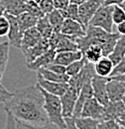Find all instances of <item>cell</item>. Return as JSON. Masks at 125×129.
<instances>
[{
    "label": "cell",
    "mask_w": 125,
    "mask_h": 129,
    "mask_svg": "<svg viewBox=\"0 0 125 129\" xmlns=\"http://www.w3.org/2000/svg\"><path fill=\"white\" fill-rule=\"evenodd\" d=\"M86 60L84 58L76 61L74 63H72L71 64H69L68 67H66V74L67 76H69L70 78L71 77H74V76H77L78 73H80V71L83 69V67L86 64Z\"/></svg>",
    "instance_id": "f1b7e54d"
},
{
    "label": "cell",
    "mask_w": 125,
    "mask_h": 129,
    "mask_svg": "<svg viewBox=\"0 0 125 129\" xmlns=\"http://www.w3.org/2000/svg\"><path fill=\"white\" fill-rule=\"evenodd\" d=\"M125 56V36H120V38L117 40L112 52L107 56L110 61L115 66L118 64L122 58Z\"/></svg>",
    "instance_id": "44dd1931"
},
{
    "label": "cell",
    "mask_w": 125,
    "mask_h": 129,
    "mask_svg": "<svg viewBox=\"0 0 125 129\" xmlns=\"http://www.w3.org/2000/svg\"><path fill=\"white\" fill-rule=\"evenodd\" d=\"M0 1H1V0H0Z\"/></svg>",
    "instance_id": "11a10c76"
},
{
    "label": "cell",
    "mask_w": 125,
    "mask_h": 129,
    "mask_svg": "<svg viewBox=\"0 0 125 129\" xmlns=\"http://www.w3.org/2000/svg\"><path fill=\"white\" fill-rule=\"evenodd\" d=\"M36 28L38 29V31L40 32L42 38H45V39H50V37L52 36V34L54 33L49 21H48L47 17L44 16L42 18H40L37 22V25H36Z\"/></svg>",
    "instance_id": "4316f807"
},
{
    "label": "cell",
    "mask_w": 125,
    "mask_h": 129,
    "mask_svg": "<svg viewBox=\"0 0 125 129\" xmlns=\"http://www.w3.org/2000/svg\"><path fill=\"white\" fill-rule=\"evenodd\" d=\"M112 10H113V5L112 6L101 5L90 19L88 26L100 28L106 32L112 33V26H113Z\"/></svg>",
    "instance_id": "277c9868"
},
{
    "label": "cell",
    "mask_w": 125,
    "mask_h": 129,
    "mask_svg": "<svg viewBox=\"0 0 125 129\" xmlns=\"http://www.w3.org/2000/svg\"><path fill=\"white\" fill-rule=\"evenodd\" d=\"M83 58V55L80 51H72V52H60L56 54L54 63L61 64L64 67H68L72 63L78 61Z\"/></svg>",
    "instance_id": "ac0fdd59"
},
{
    "label": "cell",
    "mask_w": 125,
    "mask_h": 129,
    "mask_svg": "<svg viewBox=\"0 0 125 129\" xmlns=\"http://www.w3.org/2000/svg\"><path fill=\"white\" fill-rule=\"evenodd\" d=\"M37 84L42 87L45 91H47L51 94L57 95L61 97L68 89V82H55V81H49L42 79L39 75H37Z\"/></svg>",
    "instance_id": "8fae6325"
},
{
    "label": "cell",
    "mask_w": 125,
    "mask_h": 129,
    "mask_svg": "<svg viewBox=\"0 0 125 129\" xmlns=\"http://www.w3.org/2000/svg\"><path fill=\"white\" fill-rule=\"evenodd\" d=\"M124 74H125V56L122 58V60L118 64H116L114 66V68L112 70V73H111L109 78L121 76V75H124Z\"/></svg>",
    "instance_id": "d590c367"
},
{
    "label": "cell",
    "mask_w": 125,
    "mask_h": 129,
    "mask_svg": "<svg viewBox=\"0 0 125 129\" xmlns=\"http://www.w3.org/2000/svg\"><path fill=\"white\" fill-rule=\"evenodd\" d=\"M45 69H47L49 71L55 73V74H58V75H67L66 74V67L61 66V64H55V63H52L49 66H47Z\"/></svg>",
    "instance_id": "f35d334b"
},
{
    "label": "cell",
    "mask_w": 125,
    "mask_h": 129,
    "mask_svg": "<svg viewBox=\"0 0 125 129\" xmlns=\"http://www.w3.org/2000/svg\"><path fill=\"white\" fill-rule=\"evenodd\" d=\"M118 121H125V108H124V110H123V112H122V114L120 115Z\"/></svg>",
    "instance_id": "7dc6e473"
},
{
    "label": "cell",
    "mask_w": 125,
    "mask_h": 129,
    "mask_svg": "<svg viewBox=\"0 0 125 129\" xmlns=\"http://www.w3.org/2000/svg\"><path fill=\"white\" fill-rule=\"evenodd\" d=\"M120 124L117 120H102L98 123L96 129H119Z\"/></svg>",
    "instance_id": "e575fe53"
},
{
    "label": "cell",
    "mask_w": 125,
    "mask_h": 129,
    "mask_svg": "<svg viewBox=\"0 0 125 129\" xmlns=\"http://www.w3.org/2000/svg\"><path fill=\"white\" fill-rule=\"evenodd\" d=\"M16 125H17V129H59L57 126H55L50 122L44 125H31V124L16 120Z\"/></svg>",
    "instance_id": "1f68e13d"
},
{
    "label": "cell",
    "mask_w": 125,
    "mask_h": 129,
    "mask_svg": "<svg viewBox=\"0 0 125 129\" xmlns=\"http://www.w3.org/2000/svg\"><path fill=\"white\" fill-rule=\"evenodd\" d=\"M1 81L2 80L0 79V103H6L13 95V92L6 89V87L2 84Z\"/></svg>",
    "instance_id": "8d00e7d4"
},
{
    "label": "cell",
    "mask_w": 125,
    "mask_h": 129,
    "mask_svg": "<svg viewBox=\"0 0 125 129\" xmlns=\"http://www.w3.org/2000/svg\"><path fill=\"white\" fill-rule=\"evenodd\" d=\"M112 21H113V24H116V25L125 21V11L119 5H113Z\"/></svg>",
    "instance_id": "d6a6232c"
},
{
    "label": "cell",
    "mask_w": 125,
    "mask_h": 129,
    "mask_svg": "<svg viewBox=\"0 0 125 129\" xmlns=\"http://www.w3.org/2000/svg\"><path fill=\"white\" fill-rule=\"evenodd\" d=\"M86 0H71V3H74V4H77V5H79L83 2H85Z\"/></svg>",
    "instance_id": "bcb514c9"
},
{
    "label": "cell",
    "mask_w": 125,
    "mask_h": 129,
    "mask_svg": "<svg viewBox=\"0 0 125 129\" xmlns=\"http://www.w3.org/2000/svg\"><path fill=\"white\" fill-rule=\"evenodd\" d=\"M93 67L94 72L97 76L102 78H109L114 68V64L108 57H102L93 64Z\"/></svg>",
    "instance_id": "ffe728a7"
},
{
    "label": "cell",
    "mask_w": 125,
    "mask_h": 129,
    "mask_svg": "<svg viewBox=\"0 0 125 129\" xmlns=\"http://www.w3.org/2000/svg\"><path fill=\"white\" fill-rule=\"evenodd\" d=\"M42 39V36L40 32L38 31V29L36 27L30 28L28 30H26L23 33L22 36V41H21V51H25L27 49H30L34 47L36 44H38V42Z\"/></svg>",
    "instance_id": "e0dca14e"
},
{
    "label": "cell",
    "mask_w": 125,
    "mask_h": 129,
    "mask_svg": "<svg viewBox=\"0 0 125 129\" xmlns=\"http://www.w3.org/2000/svg\"><path fill=\"white\" fill-rule=\"evenodd\" d=\"M122 102L125 104V92H124V95H123V98H122Z\"/></svg>",
    "instance_id": "816d5d0a"
},
{
    "label": "cell",
    "mask_w": 125,
    "mask_h": 129,
    "mask_svg": "<svg viewBox=\"0 0 125 129\" xmlns=\"http://www.w3.org/2000/svg\"><path fill=\"white\" fill-rule=\"evenodd\" d=\"M9 27H10V24H9V21L6 18V16L3 15L0 17V37L6 36L8 34Z\"/></svg>",
    "instance_id": "74e56055"
},
{
    "label": "cell",
    "mask_w": 125,
    "mask_h": 129,
    "mask_svg": "<svg viewBox=\"0 0 125 129\" xmlns=\"http://www.w3.org/2000/svg\"><path fill=\"white\" fill-rule=\"evenodd\" d=\"M22 2H24V3H27V2H29V1H31V0H21Z\"/></svg>",
    "instance_id": "f5cc1de1"
},
{
    "label": "cell",
    "mask_w": 125,
    "mask_h": 129,
    "mask_svg": "<svg viewBox=\"0 0 125 129\" xmlns=\"http://www.w3.org/2000/svg\"><path fill=\"white\" fill-rule=\"evenodd\" d=\"M4 14H5V10H4V7H3V6L0 4V17L3 16Z\"/></svg>",
    "instance_id": "c3c4849f"
},
{
    "label": "cell",
    "mask_w": 125,
    "mask_h": 129,
    "mask_svg": "<svg viewBox=\"0 0 125 129\" xmlns=\"http://www.w3.org/2000/svg\"><path fill=\"white\" fill-rule=\"evenodd\" d=\"M103 5V0H86L78 5V19L79 23L86 29L90 19L92 18L96 10Z\"/></svg>",
    "instance_id": "8992f818"
},
{
    "label": "cell",
    "mask_w": 125,
    "mask_h": 129,
    "mask_svg": "<svg viewBox=\"0 0 125 129\" xmlns=\"http://www.w3.org/2000/svg\"><path fill=\"white\" fill-rule=\"evenodd\" d=\"M93 97V91H92V86H91V80L90 81H85L79 91L78 100L76 102L75 108H74V112H73V117H79L81 109L83 104L85 103L86 100H88L89 98Z\"/></svg>",
    "instance_id": "5bb4252c"
},
{
    "label": "cell",
    "mask_w": 125,
    "mask_h": 129,
    "mask_svg": "<svg viewBox=\"0 0 125 129\" xmlns=\"http://www.w3.org/2000/svg\"><path fill=\"white\" fill-rule=\"evenodd\" d=\"M38 87L44 97V110L47 114L49 122L57 126L59 129H65L66 123H65V117L62 115L61 98L57 95L51 94L47 91H45L39 85Z\"/></svg>",
    "instance_id": "3957f363"
},
{
    "label": "cell",
    "mask_w": 125,
    "mask_h": 129,
    "mask_svg": "<svg viewBox=\"0 0 125 129\" xmlns=\"http://www.w3.org/2000/svg\"><path fill=\"white\" fill-rule=\"evenodd\" d=\"M112 80H116V81H122L125 83V74L124 75H121V76H117V77H112L110 78Z\"/></svg>",
    "instance_id": "f6af8a7d"
},
{
    "label": "cell",
    "mask_w": 125,
    "mask_h": 129,
    "mask_svg": "<svg viewBox=\"0 0 125 129\" xmlns=\"http://www.w3.org/2000/svg\"><path fill=\"white\" fill-rule=\"evenodd\" d=\"M119 129H125V128L123 127V126H121V125H120V128H119Z\"/></svg>",
    "instance_id": "db71d44e"
},
{
    "label": "cell",
    "mask_w": 125,
    "mask_h": 129,
    "mask_svg": "<svg viewBox=\"0 0 125 129\" xmlns=\"http://www.w3.org/2000/svg\"><path fill=\"white\" fill-rule=\"evenodd\" d=\"M6 18L9 21L10 27H9V31H8V43L9 45L15 47V48L20 49L21 48V41H22V36L23 32L19 27V24L17 22V18L15 16L9 15V14H4Z\"/></svg>",
    "instance_id": "30bf717a"
},
{
    "label": "cell",
    "mask_w": 125,
    "mask_h": 129,
    "mask_svg": "<svg viewBox=\"0 0 125 129\" xmlns=\"http://www.w3.org/2000/svg\"><path fill=\"white\" fill-rule=\"evenodd\" d=\"M56 51L53 49H50L49 51H47L45 54H43L42 56L38 57L37 59H35L32 63L26 64L27 68L31 71H38L42 68H46L47 66H49L50 64L54 63L55 57H56Z\"/></svg>",
    "instance_id": "2e32d148"
},
{
    "label": "cell",
    "mask_w": 125,
    "mask_h": 129,
    "mask_svg": "<svg viewBox=\"0 0 125 129\" xmlns=\"http://www.w3.org/2000/svg\"><path fill=\"white\" fill-rule=\"evenodd\" d=\"M0 4L4 7L5 14L17 17L26 12V3L21 0H1Z\"/></svg>",
    "instance_id": "d6986e66"
},
{
    "label": "cell",
    "mask_w": 125,
    "mask_h": 129,
    "mask_svg": "<svg viewBox=\"0 0 125 129\" xmlns=\"http://www.w3.org/2000/svg\"><path fill=\"white\" fill-rule=\"evenodd\" d=\"M106 82H107V78H102L97 75H95L91 79L93 97L102 105H105L109 102L106 92Z\"/></svg>",
    "instance_id": "ba28073f"
},
{
    "label": "cell",
    "mask_w": 125,
    "mask_h": 129,
    "mask_svg": "<svg viewBox=\"0 0 125 129\" xmlns=\"http://www.w3.org/2000/svg\"><path fill=\"white\" fill-rule=\"evenodd\" d=\"M83 58L86 60L87 63L94 64L98 60L103 57L102 50L97 45H90L82 52Z\"/></svg>",
    "instance_id": "603a6c76"
},
{
    "label": "cell",
    "mask_w": 125,
    "mask_h": 129,
    "mask_svg": "<svg viewBox=\"0 0 125 129\" xmlns=\"http://www.w3.org/2000/svg\"><path fill=\"white\" fill-rule=\"evenodd\" d=\"M26 12H29L30 14L34 15V16L36 17V18H38V19L46 16L41 11V9H40L38 3L36 2V0H31V1H29V2L26 3Z\"/></svg>",
    "instance_id": "4dcf8cb0"
},
{
    "label": "cell",
    "mask_w": 125,
    "mask_h": 129,
    "mask_svg": "<svg viewBox=\"0 0 125 129\" xmlns=\"http://www.w3.org/2000/svg\"><path fill=\"white\" fill-rule=\"evenodd\" d=\"M9 43L2 42L0 43V79H3L4 73L6 71L8 61H9Z\"/></svg>",
    "instance_id": "484cf974"
},
{
    "label": "cell",
    "mask_w": 125,
    "mask_h": 129,
    "mask_svg": "<svg viewBox=\"0 0 125 129\" xmlns=\"http://www.w3.org/2000/svg\"><path fill=\"white\" fill-rule=\"evenodd\" d=\"M16 18H17V22L19 24V27L23 33L30 28L36 27L37 22L39 20L38 18H36L34 15L30 14L29 12H24V13L18 15Z\"/></svg>",
    "instance_id": "7402d4cb"
},
{
    "label": "cell",
    "mask_w": 125,
    "mask_h": 129,
    "mask_svg": "<svg viewBox=\"0 0 125 129\" xmlns=\"http://www.w3.org/2000/svg\"><path fill=\"white\" fill-rule=\"evenodd\" d=\"M79 117H88L100 122L102 121L103 117V105L99 103L94 97H91L83 104Z\"/></svg>",
    "instance_id": "52a82bcc"
},
{
    "label": "cell",
    "mask_w": 125,
    "mask_h": 129,
    "mask_svg": "<svg viewBox=\"0 0 125 129\" xmlns=\"http://www.w3.org/2000/svg\"><path fill=\"white\" fill-rule=\"evenodd\" d=\"M65 123H66L65 129H78L76 125V123H75L74 117H66L65 118Z\"/></svg>",
    "instance_id": "b9f144b4"
},
{
    "label": "cell",
    "mask_w": 125,
    "mask_h": 129,
    "mask_svg": "<svg viewBox=\"0 0 125 129\" xmlns=\"http://www.w3.org/2000/svg\"><path fill=\"white\" fill-rule=\"evenodd\" d=\"M119 6H120V7H121V8H122V9L125 11V0L122 2V3H121V4H120V5H119Z\"/></svg>",
    "instance_id": "681fc988"
},
{
    "label": "cell",
    "mask_w": 125,
    "mask_h": 129,
    "mask_svg": "<svg viewBox=\"0 0 125 129\" xmlns=\"http://www.w3.org/2000/svg\"><path fill=\"white\" fill-rule=\"evenodd\" d=\"M106 92L109 101H121L125 92V83L122 81L107 78Z\"/></svg>",
    "instance_id": "7c38bea8"
},
{
    "label": "cell",
    "mask_w": 125,
    "mask_h": 129,
    "mask_svg": "<svg viewBox=\"0 0 125 129\" xmlns=\"http://www.w3.org/2000/svg\"><path fill=\"white\" fill-rule=\"evenodd\" d=\"M50 49L56 51V53L60 52H72L78 51V45L72 38L65 36L60 32H54L49 39Z\"/></svg>",
    "instance_id": "5b68a950"
},
{
    "label": "cell",
    "mask_w": 125,
    "mask_h": 129,
    "mask_svg": "<svg viewBox=\"0 0 125 129\" xmlns=\"http://www.w3.org/2000/svg\"><path fill=\"white\" fill-rule=\"evenodd\" d=\"M46 17H47L48 21H49L53 31L54 32H60L61 27H62V23H64V20H65L61 11L57 10V9H54L53 11L48 13Z\"/></svg>",
    "instance_id": "d4e9b609"
},
{
    "label": "cell",
    "mask_w": 125,
    "mask_h": 129,
    "mask_svg": "<svg viewBox=\"0 0 125 129\" xmlns=\"http://www.w3.org/2000/svg\"><path fill=\"white\" fill-rule=\"evenodd\" d=\"M4 104V110H8L16 120L31 125L49 123L44 110V97L37 83L17 89Z\"/></svg>",
    "instance_id": "6da1fadb"
},
{
    "label": "cell",
    "mask_w": 125,
    "mask_h": 129,
    "mask_svg": "<svg viewBox=\"0 0 125 129\" xmlns=\"http://www.w3.org/2000/svg\"><path fill=\"white\" fill-rule=\"evenodd\" d=\"M49 50H50L49 40L45 39V38H42L38 42V44H36L34 47H32L30 49H27L25 51H22V53H23V55L25 57L26 64H29V63H32L38 57H40L43 54H45Z\"/></svg>",
    "instance_id": "4fadbf2b"
},
{
    "label": "cell",
    "mask_w": 125,
    "mask_h": 129,
    "mask_svg": "<svg viewBox=\"0 0 125 129\" xmlns=\"http://www.w3.org/2000/svg\"><path fill=\"white\" fill-rule=\"evenodd\" d=\"M124 0H103V5L112 6V5H120Z\"/></svg>",
    "instance_id": "7bdbcfd3"
},
{
    "label": "cell",
    "mask_w": 125,
    "mask_h": 129,
    "mask_svg": "<svg viewBox=\"0 0 125 129\" xmlns=\"http://www.w3.org/2000/svg\"><path fill=\"white\" fill-rule=\"evenodd\" d=\"M125 108V104L121 101H109L103 105L102 120H118Z\"/></svg>",
    "instance_id": "9a60e30c"
},
{
    "label": "cell",
    "mask_w": 125,
    "mask_h": 129,
    "mask_svg": "<svg viewBox=\"0 0 125 129\" xmlns=\"http://www.w3.org/2000/svg\"><path fill=\"white\" fill-rule=\"evenodd\" d=\"M117 31L118 34L121 36H125V21L117 25Z\"/></svg>",
    "instance_id": "ee69618b"
},
{
    "label": "cell",
    "mask_w": 125,
    "mask_h": 129,
    "mask_svg": "<svg viewBox=\"0 0 125 129\" xmlns=\"http://www.w3.org/2000/svg\"><path fill=\"white\" fill-rule=\"evenodd\" d=\"M74 120L78 129H96L99 123L98 120L88 117H74Z\"/></svg>",
    "instance_id": "83f0119b"
},
{
    "label": "cell",
    "mask_w": 125,
    "mask_h": 129,
    "mask_svg": "<svg viewBox=\"0 0 125 129\" xmlns=\"http://www.w3.org/2000/svg\"><path fill=\"white\" fill-rule=\"evenodd\" d=\"M5 111H6V123H5L4 129H17L16 119L14 118V116L8 110H5Z\"/></svg>",
    "instance_id": "ab89813d"
},
{
    "label": "cell",
    "mask_w": 125,
    "mask_h": 129,
    "mask_svg": "<svg viewBox=\"0 0 125 129\" xmlns=\"http://www.w3.org/2000/svg\"><path fill=\"white\" fill-rule=\"evenodd\" d=\"M120 36L121 35H119L118 33H109L100 28L87 26L85 35L76 39L75 42L78 45V51H80L81 53L90 45H97L102 50L103 57H107L112 52Z\"/></svg>",
    "instance_id": "7a4b0ae2"
},
{
    "label": "cell",
    "mask_w": 125,
    "mask_h": 129,
    "mask_svg": "<svg viewBox=\"0 0 125 129\" xmlns=\"http://www.w3.org/2000/svg\"><path fill=\"white\" fill-rule=\"evenodd\" d=\"M117 121H118V120H117ZM118 122H119V124H120L121 126H123L125 128V121H118Z\"/></svg>",
    "instance_id": "f907efd6"
},
{
    "label": "cell",
    "mask_w": 125,
    "mask_h": 129,
    "mask_svg": "<svg viewBox=\"0 0 125 129\" xmlns=\"http://www.w3.org/2000/svg\"><path fill=\"white\" fill-rule=\"evenodd\" d=\"M71 3V0H53V4H54V9L57 10H64L65 8H67Z\"/></svg>",
    "instance_id": "60d3db41"
},
{
    "label": "cell",
    "mask_w": 125,
    "mask_h": 129,
    "mask_svg": "<svg viewBox=\"0 0 125 129\" xmlns=\"http://www.w3.org/2000/svg\"><path fill=\"white\" fill-rule=\"evenodd\" d=\"M85 28L78 21L71 20V19H65L62 23L60 33L72 38L73 40H76L78 38L83 37L85 35Z\"/></svg>",
    "instance_id": "9c48e42d"
},
{
    "label": "cell",
    "mask_w": 125,
    "mask_h": 129,
    "mask_svg": "<svg viewBox=\"0 0 125 129\" xmlns=\"http://www.w3.org/2000/svg\"><path fill=\"white\" fill-rule=\"evenodd\" d=\"M37 75H39L42 79L49 81H55V82H68L70 77L67 75H58L51 71H49L45 68H42L37 71Z\"/></svg>",
    "instance_id": "cb8c5ba5"
},
{
    "label": "cell",
    "mask_w": 125,
    "mask_h": 129,
    "mask_svg": "<svg viewBox=\"0 0 125 129\" xmlns=\"http://www.w3.org/2000/svg\"><path fill=\"white\" fill-rule=\"evenodd\" d=\"M36 2L38 3L41 11L44 13V15H47L48 13H50L51 11L54 10V4H53V0H36Z\"/></svg>",
    "instance_id": "836d02e7"
},
{
    "label": "cell",
    "mask_w": 125,
    "mask_h": 129,
    "mask_svg": "<svg viewBox=\"0 0 125 129\" xmlns=\"http://www.w3.org/2000/svg\"><path fill=\"white\" fill-rule=\"evenodd\" d=\"M62 17L65 19H71V20H75L79 22L78 19V5L74 4V3H70V5L65 8L64 10H61Z\"/></svg>",
    "instance_id": "f546056e"
}]
</instances>
